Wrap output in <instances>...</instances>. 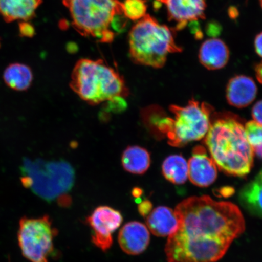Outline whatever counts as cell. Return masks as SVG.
<instances>
[{"mask_svg":"<svg viewBox=\"0 0 262 262\" xmlns=\"http://www.w3.org/2000/svg\"><path fill=\"white\" fill-rule=\"evenodd\" d=\"M179 225L165 245L168 262H215L245 230L237 205L208 195L183 200L174 210Z\"/></svg>","mask_w":262,"mask_h":262,"instance_id":"1","label":"cell"},{"mask_svg":"<svg viewBox=\"0 0 262 262\" xmlns=\"http://www.w3.org/2000/svg\"><path fill=\"white\" fill-rule=\"evenodd\" d=\"M205 144L213 161L228 175L244 178L253 166L254 153L244 122L230 113H212Z\"/></svg>","mask_w":262,"mask_h":262,"instance_id":"2","label":"cell"},{"mask_svg":"<svg viewBox=\"0 0 262 262\" xmlns=\"http://www.w3.org/2000/svg\"><path fill=\"white\" fill-rule=\"evenodd\" d=\"M70 87L81 99L92 105L129 94L123 78L101 60H78L72 73Z\"/></svg>","mask_w":262,"mask_h":262,"instance_id":"3","label":"cell"},{"mask_svg":"<svg viewBox=\"0 0 262 262\" xmlns=\"http://www.w3.org/2000/svg\"><path fill=\"white\" fill-rule=\"evenodd\" d=\"M128 41L134 63L153 68H163L169 54L182 51L175 41L174 31L149 14L131 29Z\"/></svg>","mask_w":262,"mask_h":262,"instance_id":"4","label":"cell"},{"mask_svg":"<svg viewBox=\"0 0 262 262\" xmlns=\"http://www.w3.org/2000/svg\"><path fill=\"white\" fill-rule=\"evenodd\" d=\"M169 110L172 118L160 115L154 124L160 135L166 137L170 145L183 147L205 138L214 112L209 104L192 99L185 106L172 105Z\"/></svg>","mask_w":262,"mask_h":262,"instance_id":"5","label":"cell"},{"mask_svg":"<svg viewBox=\"0 0 262 262\" xmlns=\"http://www.w3.org/2000/svg\"><path fill=\"white\" fill-rule=\"evenodd\" d=\"M21 182L35 194L48 202L57 201L63 206L71 204L68 193L75 182V171L70 163L58 161H26Z\"/></svg>","mask_w":262,"mask_h":262,"instance_id":"6","label":"cell"},{"mask_svg":"<svg viewBox=\"0 0 262 262\" xmlns=\"http://www.w3.org/2000/svg\"><path fill=\"white\" fill-rule=\"evenodd\" d=\"M63 5L70 11L72 25L84 37L110 43L115 34L111 30L117 16L123 15L119 0H67Z\"/></svg>","mask_w":262,"mask_h":262,"instance_id":"7","label":"cell"},{"mask_svg":"<svg viewBox=\"0 0 262 262\" xmlns=\"http://www.w3.org/2000/svg\"><path fill=\"white\" fill-rule=\"evenodd\" d=\"M57 229L50 217H25L19 221L18 240L23 255L31 262H48L54 251V240Z\"/></svg>","mask_w":262,"mask_h":262,"instance_id":"8","label":"cell"},{"mask_svg":"<svg viewBox=\"0 0 262 262\" xmlns=\"http://www.w3.org/2000/svg\"><path fill=\"white\" fill-rule=\"evenodd\" d=\"M92 229V241L100 250L106 251L113 243V235L123 222L122 215L107 206H98L87 219Z\"/></svg>","mask_w":262,"mask_h":262,"instance_id":"9","label":"cell"},{"mask_svg":"<svg viewBox=\"0 0 262 262\" xmlns=\"http://www.w3.org/2000/svg\"><path fill=\"white\" fill-rule=\"evenodd\" d=\"M165 5L169 21H175L177 30L184 28L189 22L204 19L205 0H157Z\"/></svg>","mask_w":262,"mask_h":262,"instance_id":"10","label":"cell"},{"mask_svg":"<svg viewBox=\"0 0 262 262\" xmlns=\"http://www.w3.org/2000/svg\"><path fill=\"white\" fill-rule=\"evenodd\" d=\"M188 164V178L192 184L199 187H208L217 179V167L208 156L204 146L194 147Z\"/></svg>","mask_w":262,"mask_h":262,"instance_id":"11","label":"cell"},{"mask_svg":"<svg viewBox=\"0 0 262 262\" xmlns=\"http://www.w3.org/2000/svg\"><path fill=\"white\" fill-rule=\"evenodd\" d=\"M118 239L120 247L124 253L129 255H139L148 247L149 230L142 223L130 222L120 229Z\"/></svg>","mask_w":262,"mask_h":262,"instance_id":"12","label":"cell"},{"mask_svg":"<svg viewBox=\"0 0 262 262\" xmlns=\"http://www.w3.org/2000/svg\"><path fill=\"white\" fill-rule=\"evenodd\" d=\"M257 88L254 81L245 75H237L229 81L226 96L231 106L237 108L247 107L256 97Z\"/></svg>","mask_w":262,"mask_h":262,"instance_id":"13","label":"cell"},{"mask_svg":"<svg viewBox=\"0 0 262 262\" xmlns=\"http://www.w3.org/2000/svg\"><path fill=\"white\" fill-rule=\"evenodd\" d=\"M146 222L149 230L157 237L169 236L179 225L175 211L164 206L152 209L146 217Z\"/></svg>","mask_w":262,"mask_h":262,"instance_id":"14","label":"cell"},{"mask_svg":"<svg viewBox=\"0 0 262 262\" xmlns=\"http://www.w3.org/2000/svg\"><path fill=\"white\" fill-rule=\"evenodd\" d=\"M199 58L201 63L208 70H220L228 63L229 49L221 39H208L200 48Z\"/></svg>","mask_w":262,"mask_h":262,"instance_id":"15","label":"cell"},{"mask_svg":"<svg viewBox=\"0 0 262 262\" xmlns=\"http://www.w3.org/2000/svg\"><path fill=\"white\" fill-rule=\"evenodd\" d=\"M42 0H0V15L6 22L29 21L35 17Z\"/></svg>","mask_w":262,"mask_h":262,"instance_id":"16","label":"cell"},{"mask_svg":"<svg viewBox=\"0 0 262 262\" xmlns=\"http://www.w3.org/2000/svg\"><path fill=\"white\" fill-rule=\"evenodd\" d=\"M238 201L250 214L262 218V169L241 190Z\"/></svg>","mask_w":262,"mask_h":262,"instance_id":"17","label":"cell"},{"mask_svg":"<svg viewBox=\"0 0 262 262\" xmlns=\"http://www.w3.org/2000/svg\"><path fill=\"white\" fill-rule=\"evenodd\" d=\"M151 163L150 154L144 147L130 146L124 150L122 157L123 168L133 174L142 175L149 169Z\"/></svg>","mask_w":262,"mask_h":262,"instance_id":"18","label":"cell"},{"mask_svg":"<svg viewBox=\"0 0 262 262\" xmlns=\"http://www.w3.org/2000/svg\"><path fill=\"white\" fill-rule=\"evenodd\" d=\"M3 77L6 84L16 91L28 90L34 79L31 68L18 63L9 64L6 68Z\"/></svg>","mask_w":262,"mask_h":262,"instance_id":"19","label":"cell"},{"mask_svg":"<svg viewBox=\"0 0 262 262\" xmlns=\"http://www.w3.org/2000/svg\"><path fill=\"white\" fill-rule=\"evenodd\" d=\"M162 170L164 178L173 184L182 185L187 181L188 164L182 156L167 157L162 164Z\"/></svg>","mask_w":262,"mask_h":262,"instance_id":"20","label":"cell"},{"mask_svg":"<svg viewBox=\"0 0 262 262\" xmlns=\"http://www.w3.org/2000/svg\"><path fill=\"white\" fill-rule=\"evenodd\" d=\"M246 136L254 155L262 159V125L250 121L245 125Z\"/></svg>","mask_w":262,"mask_h":262,"instance_id":"21","label":"cell"},{"mask_svg":"<svg viewBox=\"0 0 262 262\" xmlns=\"http://www.w3.org/2000/svg\"><path fill=\"white\" fill-rule=\"evenodd\" d=\"M123 3V15L133 21H139L147 14V6L144 0H125Z\"/></svg>","mask_w":262,"mask_h":262,"instance_id":"22","label":"cell"},{"mask_svg":"<svg viewBox=\"0 0 262 262\" xmlns=\"http://www.w3.org/2000/svg\"><path fill=\"white\" fill-rule=\"evenodd\" d=\"M19 34L22 37L31 38L34 37L35 31L34 26L29 21H22L18 25Z\"/></svg>","mask_w":262,"mask_h":262,"instance_id":"23","label":"cell"},{"mask_svg":"<svg viewBox=\"0 0 262 262\" xmlns=\"http://www.w3.org/2000/svg\"><path fill=\"white\" fill-rule=\"evenodd\" d=\"M252 116L255 121L262 125V100L258 101L252 110Z\"/></svg>","mask_w":262,"mask_h":262,"instance_id":"24","label":"cell"},{"mask_svg":"<svg viewBox=\"0 0 262 262\" xmlns=\"http://www.w3.org/2000/svg\"><path fill=\"white\" fill-rule=\"evenodd\" d=\"M152 209V205L148 200L141 202L139 205V211L140 215L146 217L148 215Z\"/></svg>","mask_w":262,"mask_h":262,"instance_id":"25","label":"cell"},{"mask_svg":"<svg viewBox=\"0 0 262 262\" xmlns=\"http://www.w3.org/2000/svg\"><path fill=\"white\" fill-rule=\"evenodd\" d=\"M254 47L257 54L262 58V32L258 34L255 37Z\"/></svg>","mask_w":262,"mask_h":262,"instance_id":"26","label":"cell"},{"mask_svg":"<svg viewBox=\"0 0 262 262\" xmlns=\"http://www.w3.org/2000/svg\"><path fill=\"white\" fill-rule=\"evenodd\" d=\"M255 71L258 81L262 84V62L255 67Z\"/></svg>","mask_w":262,"mask_h":262,"instance_id":"27","label":"cell"},{"mask_svg":"<svg viewBox=\"0 0 262 262\" xmlns=\"http://www.w3.org/2000/svg\"><path fill=\"white\" fill-rule=\"evenodd\" d=\"M133 194L135 198H138L142 194V190H140V189H134Z\"/></svg>","mask_w":262,"mask_h":262,"instance_id":"28","label":"cell"},{"mask_svg":"<svg viewBox=\"0 0 262 262\" xmlns=\"http://www.w3.org/2000/svg\"><path fill=\"white\" fill-rule=\"evenodd\" d=\"M260 3L261 7L262 8V0H260Z\"/></svg>","mask_w":262,"mask_h":262,"instance_id":"29","label":"cell"},{"mask_svg":"<svg viewBox=\"0 0 262 262\" xmlns=\"http://www.w3.org/2000/svg\"><path fill=\"white\" fill-rule=\"evenodd\" d=\"M67 0H62V2H63V3H64V2H67Z\"/></svg>","mask_w":262,"mask_h":262,"instance_id":"30","label":"cell"},{"mask_svg":"<svg viewBox=\"0 0 262 262\" xmlns=\"http://www.w3.org/2000/svg\"><path fill=\"white\" fill-rule=\"evenodd\" d=\"M0 47H1V42H0Z\"/></svg>","mask_w":262,"mask_h":262,"instance_id":"31","label":"cell"}]
</instances>
